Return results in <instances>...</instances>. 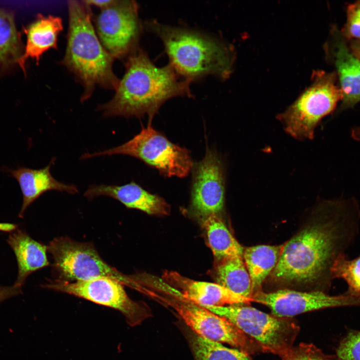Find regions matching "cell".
<instances>
[{
    "mask_svg": "<svg viewBox=\"0 0 360 360\" xmlns=\"http://www.w3.org/2000/svg\"><path fill=\"white\" fill-rule=\"evenodd\" d=\"M310 224L284 244L270 276L284 284L316 286L326 292L332 266L354 243L360 232V206L354 197L322 202Z\"/></svg>",
    "mask_w": 360,
    "mask_h": 360,
    "instance_id": "cell-1",
    "label": "cell"
},
{
    "mask_svg": "<svg viewBox=\"0 0 360 360\" xmlns=\"http://www.w3.org/2000/svg\"><path fill=\"white\" fill-rule=\"evenodd\" d=\"M126 71L115 94L98 109L104 117L148 116L151 122L161 106L177 96L192 98L190 82L180 77L168 64L157 67L138 48L126 58Z\"/></svg>",
    "mask_w": 360,
    "mask_h": 360,
    "instance_id": "cell-2",
    "label": "cell"
},
{
    "mask_svg": "<svg viewBox=\"0 0 360 360\" xmlns=\"http://www.w3.org/2000/svg\"><path fill=\"white\" fill-rule=\"evenodd\" d=\"M145 25L162 40L169 64L182 78L192 82L212 75L224 80L232 74L235 55L231 45L200 32L156 20Z\"/></svg>",
    "mask_w": 360,
    "mask_h": 360,
    "instance_id": "cell-3",
    "label": "cell"
},
{
    "mask_svg": "<svg viewBox=\"0 0 360 360\" xmlns=\"http://www.w3.org/2000/svg\"><path fill=\"white\" fill-rule=\"evenodd\" d=\"M68 9L67 44L60 63L83 86L81 100L88 98L96 86L115 90L120 80L113 70L114 58L98 38L90 6L84 1L68 0Z\"/></svg>",
    "mask_w": 360,
    "mask_h": 360,
    "instance_id": "cell-4",
    "label": "cell"
},
{
    "mask_svg": "<svg viewBox=\"0 0 360 360\" xmlns=\"http://www.w3.org/2000/svg\"><path fill=\"white\" fill-rule=\"evenodd\" d=\"M342 98L335 72L318 70L310 84L277 118L292 138L312 140L322 120L335 110Z\"/></svg>",
    "mask_w": 360,
    "mask_h": 360,
    "instance_id": "cell-5",
    "label": "cell"
},
{
    "mask_svg": "<svg viewBox=\"0 0 360 360\" xmlns=\"http://www.w3.org/2000/svg\"><path fill=\"white\" fill-rule=\"evenodd\" d=\"M148 122L146 127L126 142L108 150L85 153L82 160L95 156L123 154L136 158L158 170L164 176L186 177L194 163L190 152L171 142Z\"/></svg>",
    "mask_w": 360,
    "mask_h": 360,
    "instance_id": "cell-6",
    "label": "cell"
},
{
    "mask_svg": "<svg viewBox=\"0 0 360 360\" xmlns=\"http://www.w3.org/2000/svg\"><path fill=\"white\" fill-rule=\"evenodd\" d=\"M201 306L228 319L252 339L262 352L279 356L293 346L300 330L292 318L270 314L250 306Z\"/></svg>",
    "mask_w": 360,
    "mask_h": 360,
    "instance_id": "cell-7",
    "label": "cell"
},
{
    "mask_svg": "<svg viewBox=\"0 0 360 360\" xmlns=\"http://www.w3.org/2000/svg\"><path fill=\"white\" fill-rule=\"evenodd\" d=\"M53 260L56 280L76 282L110 278L122 284L134 285L132 278L106 263L90 242H80L68 236L57 237L47 246Z\"/></svg>",
    "mask_w": 360,
    "mask_h": 360,
    "instance_id": "cell-8",
    "label": "cell"
},
{
    "mask_svg": "<svg viewBox=\"0 0 360 360\" xmlns=\"http://www.w3.org/2000/svg\"><path fill=\"white\" fill-rule=\"evenodd\" d=\"M138 9L136 1L116 0L95 18L98 38L114 59L126 58L138 48L142 26Z\"/></svg>",
    "mask_w": 360,
    "mask_h": 360,
    "instance_id": "cell-9",
    "label": "cell"
},
{
    "mask_svg": "<svg viewBox=\"0 0 360 360\" xmlns=\"http://www.w3.org/2000/svg\"><path fill=\"white\" fill-rule=\"evenodd\" d=\"M190 208L204 219L219 215L224 206L226 180L224 164L218 153L207 146L205 155L192 170Z\"/></svg>",
    "mask_w": 360,
    "mask_h": 360,
    "instance_id": "cell-10",
    "label": "cell"
},
{
    "mask_svg": "<svg viewBox=\"0 0 360 360\" xmlns=\"http://www.w3.org/2000/svg\"><path fill=\"white\" fill-rule=\"evenodd\" d=\"M44 288L66 293L120 312L128 323L137 324L142 318L138 304L129 298L122 284L110 278H98L82 281H49Z\"/></svg>",
    "mask_w": 360,
    "mask_h": 360,
    "instance_id": "cell-11",
    "label": "cell"
},
{
    "mask_svg": "<svg viewBox=\"0 0 360 360\" xmlns=\"http://www.w3.org/2000/svg\"><path fill=\"white\" fill-rule=\"evenodd\" d=\"M253 302L268 307L272 314L282 318L292 316L306 312L328 308L360 306V296H354L344 292L332 296L319 290L300 292L280 289L265 292L262 290L254 294Z\"/></svg>",
    "mask_w": 360,
    "mask_h": 360,
    "instance_id": "cell-12",
    "label": "cell"
},
{
    "mask_svg": "<svg viewBox=\"0 0 360 360\" xmlns=\"http://www.w3.org/2000/svg\"><path fill=\"white\" fill-rule=\"evenodd\" d=\"M176 308L196 335L212 341L228 344L248 355L262 352L252 339L226 318L192 302H184Z\"/></svg>",
    "mask_w": 360,
    "mask_h": 360,
    "instance_id": "cell-13",
    "label": "cell"
},
{
    "mask_svg": "<svg viewBox=\"0 0 360 360\" xmlns=\"http://www.w3.org/2000/svg\"><path fill=\"white\" fill-rule=\"evenodd\" d=\"M324 48L328 60L335 68L342 92L338 112L353 108L360 102V60L352 52L336 25L332 26Z\"/></svg>",
    "mask_w": 360,
    "mask_h": 360,
    "instance_id": "cell-14",
    "label": "cell"
},
{
    "mask_svg": "<svg viewBox=\"0 0 360 360\" xmlns=\"http://www.w3.org/2000/svg\"><path fill=\"white\" fill-rule=\"evenodd\" d=\"M84 196L92 200L100 196L112 198L129 208L142 210L148 214L167 215L169 204L162 197L150 193L132 181L124 185H91Z\"/></svg>",
    "mask_w": 360,
    "mask_h": 360,
    "instance_id": "cell-15",
    "label": "cell"
},
{
    "mask_svg": "<svg viewBox=\"0 0 360 360\" xmlns=\"http://www.w3.org/2000/svg\"><path fill=\"white\" fill-rule=\"evenodd\" d=\"M55 160V158H52L48 165L40 169L19 167L8 170L11 176L17 180L22 194L20 218H23L25 210L30 204L48 191L65 192L72 194L78 192L76 185L59 182L52 176L50 168Z\"/></svg>",
    "mask_w": 360,
    "mask_h": 360,
    "instance_id": "cell-16",
    "label": "cell"
},
{
    "mask_svg": "<svg viewBox=\"0 0 360 360\" xmlns=\"http://www.w3.org/2000/svg\"><path fill=\"white\" fill-rule=\"evenodd\" d=\"M63 30L62 20L54 16L39 14L36 20L24 29L26 37L23 54L18 62L25 72V64L29 58L37 63L47 50L57 48L58 39Z\"/></svg>",
    "mask_w": 360,
    "mask_h": 360,
    "instance_id": "cell-17",
    "label": "cell"
},
{
    "mask_svg": "<svg viewBox=\"0 0 360 360\" xmlns=\"http://www.w3.org/2000/svg\"><path fill=\"white\" fill-rule=\"evenodd\" d=\"M172 276L184 298L200 306H222L253 302L252 298L234 293L217 283L193 280L176 274Z\"/></svg>",
    "mask_w": 360,
    "mask_h": 360,
    "instance_id": "cell-18",
    "label": "cell"
},
{
    "mask_svg": "<svg viewBox=\"0 0 360 360\" xmlns=\"http://www.w3.org/2000/svg\"><path fill=\"white\" fill-rule=\"evenodd\" d=\"M7 242L14 251L18 266V274L14 285L22 288L30 274L49 265L48 247L18 228L9 234Z\"/></svg>",
    "mask_w": 360,
    "mask_h": 360,
    "instance_id": "cell-19",
    "label": "cell"
},
{
    "mask_svg": "<svg viewBox=\"0 0 360 360\" xmlns=\"http://www.w3.org/2000/svg\"><path fill=\"white\" fill-rule=\"evenodd\" d=\"M283 246L284 244L258 245L244 248L243 259L250 278L253 294L261 290L263 282L276 268Z\"/></svg>",
    "mask_w": 360,
    "mask_h": 360,
    "instance_id": "cell-20",
    "label": "cell"
},
{
    "mask_svg": "<svg viewBox=\"0 0 360 360\" xmlns=\"http://www.w3.org/2000/svg\"><path fill=\"white\" fill-rule=\"evenodd\" d=\"M216 279L217 284L234 293L252 298V283L243 256H234L220 260L216 268Z\"/></svg>",
    "mask_w": 360,
    "mask_h": 360,
    "instance_id": "cell-21",
    "label": "cell"
},
{
    "mask_svg": "<svg viewBox=\"0 0 360 360\" xmlns=\"http://www.w3.org/2000/svg\"><path fill=\"white\" fill-rule=\"evenodd\" d=\"M208 244L218 260L243 256L244 248L234 237L220 216L212 215L202 219Z\"/></svg>",
    "mask_w": 360,
    "mask_h": 360,
    "instance_id": "cell-22",
    "label": "cell"
},
{
    "mask_svg": "<svg viewBox=\"0 0 360 360\" xmlns=\"http://www.w3.org/2000/svg\"><path fill=\"white\" fill-rule=\"evenodd\" d=\"M24 50L14 16L11 12L0 10V66L18 64Z\"/></svg>",
    "mask_w": 360,
    "mask_h": 360,
    "instance_id": "cell-23",
    "label": "cell"
},
{
    "mask_svg": "<svg viewBox=\"0 0 360 360\" xmlns=\"http://www.w3.org/2000/svg\"><path fill=\"white\" fill-rule=\"evenodd\" d=\"M192 348L196 360H252L240 350L227 348L198 335L192 339Z\"/></svg>",
    "mask_w": 360,
    "mask_h": 360,
    "instance_id": "cell-24",
    "label": "cell"
},
{
    "mask_svg": "<svg viewBox=\"0 0 360 360\" xmlns=\"http://www.w3.org/2000/svg\"><path fill=\"white\" fill-rule=\"evenodd\" d=\"M333 280H344L348 286L346 293L360 296V255L350 259L346 254L338 256L331 268Z\"/></svg>",
    "mask_w": 360,
    "mask_h": 360,
    "instance_id": "cell-25",
    "label": "cell"
},
{
    "mask_svg": "<svg viewBox=\"0 0 360 360\" xmlns=\"http://www.w3.org/2000/svg\"><path fill=\"white\" fill-rule=\"evenodd\" d=\"M280 357L282 360H338L336 356L325 354L312 344L292 346Z\"/></svg>",
    "mask_w": 360,
    "mask_h": 360,
    "instance_id": "cell-26",
    "label": "cell"
},
{
    "mask_svg": "<svg viewBox=\"0 0 360 360\" xmlns=\"http://www.w3.org/2000/svg\"><path fill=\"white\" fill-rule=\"evenodd\" d=\"M346 22L340 30L346 40H360V0L348 3L346 8Z\"/></svg>",
    "mask_w": 360,
    "mask_h": 360,
    "instance_id": "cell-27",
    "label": "cell"
},
{
    "mask_svg": "<svg viewBox=\"0 0 360 360\" xmlns=\"http://www.w3.org/2000/svg\"><path fill=\"white\" fill-rule=\"evenodd\" d=\"M338 360H360V331L349 332L336 349Z\"/></svg>",
    "mask_w": 360,
    "mask_h": 360,
    "instance_id": "cell-28",
    "label": "cell"
},
{
    "mask_svg": "<svg viewBox=\"0 0 360 360\" xmlns=\"http://www.w3.org/2000/svg\"><path fill=\"white\" fill-rule=\"evenodd\" d=\"M22 293V288L12 286H0V303L11 297Z\"/></svg>",
    "mask_w": 360,
    "mask_h": 360,
    "instance_id": "cell-29",
    "label": "cell"
},
{
    "mask_svg": "<svg viewBox=\"0 0 360 360\" xmlns=\"http://www.w3.org/2000/svg\"><path fill=\"white\" fill-rule=\"evenodd\" d=\"M115 0H86L83 1L90 6H94L100 8L101 10L111 6L114 2Z\"/></svg>",
    "mask_w": 360,
    "mask_h": 360,
    "instance_id": "cell-30",
    "label": "cell"
},
{
    "mask_svg": "<svg viewBox=\"0 0 360 360\" xmlns=\"http://www.w3.org/2000/svg\"><path fill=\"white\" fill-rule=\"evenodd\" d=\"M347 42L352 52L360 60V40H352Z\"/></svg>",
    "mask_w": 360,
    "mask_h": 360,
    "instance_id": "cell-31",
    "label": "cell"
},
{
    "mask_svg": "<svg viewBox=\"0 0 360 360\" xmlns=\"http://www.w3.org/2000/svg\"><path fill=\"white\" fill-rule=\"evenodd\" d=\"M18 226L13 224L0 223V230L4 232H12L18 229Z\"/></svg>",
    "mask_w": 360,
    "mask_h": 360,
    "instance_id": "cell-32",
    "label": "cell"
}]
</instances>
